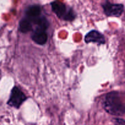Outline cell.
Wrapping results in <instances>:
<instances>
[{
  "label": "cell",
  "mask_w": 125,
  "mask_h": 125,
  "mask_svg": "<svg viewBox=\"0 0 125 125\" xmlns=\"http://www.w3.org/2000/svg\"><path fill=\"white\" fill-rule=\"evenodd\" d=\"M25 13L26 18L32 23L40 17L42 13L41 7L37 4L31 5L26 10Z\"/></svg>",
  "instance_id": "6"
},
{
  "label": "cell",
  "mask_w": 125,
  "mask_h": 125,
  "mask_svg": "<svg viewBox=\"0 0 125 125\" xmlns=\"http://www.w3.org/2000/svg\"><path fill=\"white\" fill-rule=\"evenodd\" d=\"M32 29V24L31 22L26 18H23L20 21L19 29L21 32L26 33L31 31Z\"/></svg>",
  "instance_id": "8"
},
{
  "label": "cell",
  "mask_w": 125,
  "mask_h": 125,
  "mask_svg": "<svg viewBox=\"0 0 125 125\" xmlns=\"http://www.w3.org/2000/svg\"><path fill=\"white\" fill-rule=\"evenodd\" d=\"M27 100V97L24 93L17 87H14L11 91L10 96L7 104L12 107L19 108L24 101Z\"/></svg>",
  "instance_id": "3"
},
{
  "label": "cell",
  "mask_w": 125,
  "mask_h": 125,
  "mask_svg": "<svg viewBox=\"0 0 125 125\" xmlns=\"http://www.w3.org/2000/svg\"><path fill=\"white\" fill-rule=\"evenodd\" d=\"M85 42L89 43H97L99 45L104 44L106 42L105 37L101 33L96 30H92L86 34L85 36Z\"/></svg>",
  "instance_id": "5"
},
{
  "label": "cell",
  "mask_w": 125,
  "mask_h": 125,
  "mask_svg": "<svg viewBox=\"0 0 125 125\" xmlns=\"http://www.w3.org/2000/svg\"><path fill=\"white\" fill-rule=\"evenodd\" d=\"M103 107L107 113L112 115H123L125 112L124 101L120 94L117 92H109L105 96Z\"/></svg>",
  "instance_id": "1"
},
{
  "label": "cell",
  "mask_w": 125,
  "mask_h": 125,
  "mask_svg": "<svg viewBox=\"0 0 125 125\" xmlns=\"http://www.w3.org/2000/svg\"><path fill=\"white\" fill-rule=\"evenodd\" d=\"M31 39L38 45H45L48 40V35L46 30L37 28L32 34Z\"/></svg>",
  "instance_id": "7"
},
{
  "label": "cell",
  "mask_w": 125,
  "mask_h": 125,
  "mask_svg": "<svg viewBox=\"0 0 125 125\" xmlns=\"http://www.w3.org/2000/svg\"><path fill=\"white\" fill-rule=\"evenodd\" d=\"M113 122L115 125H125V120L122 118H115L113 119Z\"/></svg>",
  "instance_id": "9"
},
{
  "label": "cell",
  "mask_w": 125,
  "mask_h": 125,
  "mask_svg": "<svg viewBox=\"0 0 125 125\" xmlns=\"http://www.w3.org/2000/svg\"><path fill=\"white\" fill-rule=\"evenodd\" d=\"M51 8L54 13L59 18L64 20L72 21L75 18V14L72 9L67 10V7L63 2L54 1L51 2Z\"/></svg>",
  "instance_id": "2"
},
{
  "label": "cell",
  "mask_w": 125,
  "mask_h": 125,
  "mask_svg": "<svg viewBox=\"0 0 125 125\" xmlns=\"http://www.w3.org/2000/svg\"><path fill=\"white\" fill-rule=\"evenodd\" d=\"M104 12L108 17H118L124 11V6L122 4H114L106 2L102 5Z\"/></svg>",
  "instance_id": "4"
}]
</instances>
